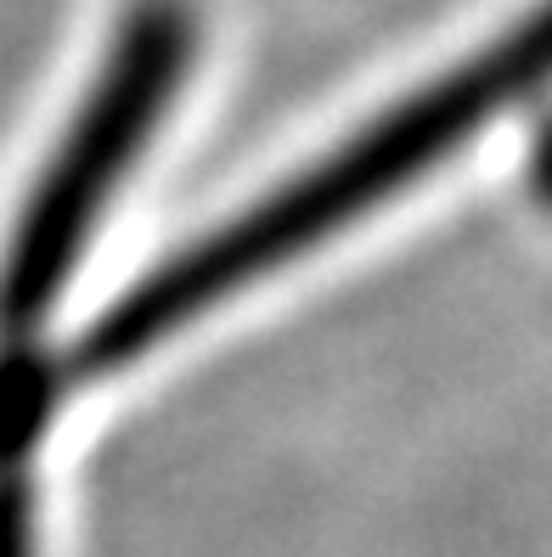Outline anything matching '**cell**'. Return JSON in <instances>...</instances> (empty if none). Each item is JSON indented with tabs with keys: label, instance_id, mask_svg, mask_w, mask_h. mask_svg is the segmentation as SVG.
I'll return each mask as SVG.
<instances>
[{
	"label": "cell",
	"instance_id": "cell-3",
	"mask_svg": "<svg viewBox=\"0 0 552 557\" xmlns=\"http://www.w3.org/2000/svg\"><path fill=\"white\" fill-rule=\"evenodd\" d=\"M0 557H35V502L17 473H0Z\"/></svg>",
	"mask_w": 552,
	"mask_h": 557
},
{
	"label": "cell",
	"instance_id": "cell-1",
	"mask_svg": "<svg viewBox=\"0 0 552 557\" xmlns=\"http://www.w3.org/2000/svg\"><path fill=\"white\" fill-rule=\"evenodd\" d=\"M541 79H552V0L536 17L507 28L491 51L468 57L463 69H451L445 79L406 96L395 113L372 119L361 136L328 152L321 163H310L299 181L277 186L271 198H259L237 220H225L220 232L198 237L158 271H147L130 293H119L85 326V338L69 349V360L51 367L57 388L130 367L158 338H175L186 321H198L220 299H232L237 287L271 276L277 265H287L294 253L316 243H328L333 232L361 220L372 203H383L389 191L417 181L429 163L457 152L474 129L507 113Z\"/></svg>",
	"mask_w": 552,
	"mask_h": 557
},
{
	"label": "cell",
	"instance_id": "cell-2",
	"mask_svg": "<svg viewBox=\"0 0 552 557\" xmlns=\"http://www.w3.org/2000/svg\"><path fill=\"white\" fill-rule=\"evenodd\" d=\"M192 40H198V23H192L186 0H136L130 7L79 119L40 170V186L28 191L7 248H0V338L7 349H23L51 315L62 282L74 276L96 220H102V203L142 158L158 113L186 79Z\"/></svg>",
	"mask_w": 552,
	"mask_h": 557
}]
</instances>
